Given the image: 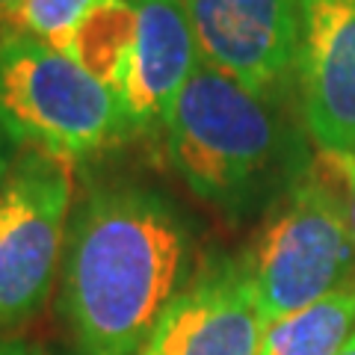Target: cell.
I'll list each match as a JSON object with an SVG mask.
<instances>
[{
    "instance_id": "12",
    "label": "cell",
    "mask_w": 355,
    "mask_h": 355,
    "mask_svg": "<svg viewBox=\"0 0 355 355\" xmlns=\"http://www.w3.org/2000/svg\"><path fill=\"white\" fill-rule=\"evenodd\" d=\"M0 355H44L39 347L18 338H0Z\"/></svg>"
},
{
    "instance_id": "13",
    "label": "cell",
    "mask_w": 355,
    "mask_h": 355,
    "mask_svg": "<svg viewBox=\"0 0 355 355\" xmlns=\"http://www.w3.org/2000/svg\"><path fill=\"white\" fill-rule=\"evenodd\" d=\"M347 184V205H349V225H352V237H355V163L352 166H338Z\"/></svg>"
},
{
    "instance_id": "1",
    "label": "cell",
    "mask_w": 355,
    "mask_h": 355,
    "mask_svg": "<svg viewBox=\"0 0 355 355\" xmlns=\"http://www.w3.org/2000/svg\"><path fill=\"white\" fill-rule=\"evenodd\" d=\"M193 261V222L163 190L92 184L74 202L57 282L71 355H139Z\"/></svg>"
},
{
    "instance_id": "2",
    "label": "cell",
    "mask_w": 355,
    "mask_h": 355,
    "mask_svg": "<svg viewBox=\"0 0 355 355\" xmlns=\"http://www.w3.org/2000/svg\"><path fill=\"white\" fill-rule=\"evenodd\" d=\"M163 146L187 190L231 222L272 210L314 163L291 98L254 95L207 62L178 95Z\"/></svg>"
},
{
    "instance_id": "10",
    "label": "cell",
    "mask_w": 355,
    "mask_h": 355,
    "mask_svg": "<svg viewBox=\"0 0 355 355\" xmlns=\"http://www.w3.org/2000/svg\"><path fill=\"white\" fill-rule=\"evenodd\" d=\"M355 331V279L263 329L261 355H338Z\"/></svg>"
},
{
    "instance_id": "8",
    "label": "cell",
    "mask_w": 355,
    "mask_h": 355,
    "mask_svg": "<svg viewBox=\"0 0 355 355\" xmlns=\"http://www.w3.org/2000/svg\"><path fill=\"white\" fill-rule=\"evenodd\" d=\"M263 329L246 263L214 258L163 311L139 355H261Z\"/></svg>"
},
{
    "instance_id": "14",
    "label": "cell",
    "mask_w": 355,
    "mask_h": 355,
    "mask_svg": "<svg viewBox=\"0 0 355 355\" xmlns=\"http://www.w3.org/2000/svg\"><path fill=\"white\" fill-rule=\"evenodd\" d=\"M18 6H21V0H0V36H3V33H12Z\"/></svg>"
},
{
    "instance_id": "4",
    "label": "cell",
    "mask_w": 355,
    "mask_h": 355,
    "mask_svg": "<svg viewBox=\"0 0 355 355\" xmlns=\"http://www.w3.org/2000/svg\"><path fill=\"white\" fill-rule=\"evenodd\" d=\"M243 263L263 326L355 279L347 184L335 163L317 157L308 166L270 210V222Z\"/></svg>"
},
{
    "instance_id": "9",
    "label": "cell",
    "mask_w": 355,
    "mask_h": 355,
    "mask_svg": "<svg viewBox=\"0 0 355 355\" xmlns=\"http://www.w3.org/2000/svg\"><path fill=\"white\" fill-rule=\"evenodd\" d=\"M133 42L116 80L128 137L166 128L169 113L202 62L181 0H130Z\"/></svg>"
},
{
    "instance_id": "15",
    "label": "cell",
    "mask_w": 355,
    "mask_h": 355,
    "mask_svg": "<svg viewBox=\"0 0 355 355\" xmlns=\"http://www.w3.org/2000/svg\"><path fill=\"white\" fill-rule=\"evenodd\" d=\"M12 163H15V160L9 157V142H6L3 133H0V190H3L9 172H12Z\"/></svg>"
},
{
    "instance_id": "16",
    "label": "cell",
    "mask_w": 355,
    "mask_h": 355,
    "mask_svg": "<svg viewBox=\"0 0 355 355\" xmlns=\"http://www.w3.org/2000/svg\"><path fill=\"white\" fill-rule=\"evenodd\" d=\"M338 355H355V331H352V338H349L347 343H343V349H340Z\"/></svg>"
},
{
    "instance_id": "7",
    "label": "cell",
    "mask_w": 355,
    "mask_h": 355,
    "mask_svg": "<svg viewBox=\"0 0 355 355\" xmlns=\"http://www.w3.org/2000/svg\"><path fill=\"white\" fill-rule=\"evenodd\" d=\"M296 104L308 139L335 166L355 163V0H305Z\"/></svg>"
},
{
    "instance_id": "3",
    "label": "cell",
    "mask_w": 355,
    "mask_h": 355,
    "mask_svg": "<svg viewBox=\"0 0 355 355\" xmlns=\"http://www.w3.org/2000/svg\"><path fill=\"white\" fill-rule=\"evenodd\" d=\"M0 133L21 151L77 163L128 137L119 95L80 62L27 33L0 36Z\"/></svg>"
},
{
    "instance_id": "5",
    "label": "cell",
    "mask_w": 355,
    "mask_h": 355,
    "mask_svg": "<svg viewBox=\"0 0 355 355\" xmlns=\"http://www.w3.org/2000/svg\"><path fill=\"white\" fill-rule=\"evenodd\" d=\"M74 210L71 163L24 148L0 190V338L42 314Z\"/></svg>"
},
{
    "instance_id": "11",
    "label": "cell",
    "mask_w": 355,
    "mask_h": 355,
    "mask_svg": "<svg viewBox=\"0 0 355 355\" xmlns=\"http://www.w3.org/2000/svg\"><path fill=\"white\" fill-rule=\"evenodd\" d=\"M107 0H21L15 12V33H27L53 48H65L74 30Z\"/></svg>"
},
{
    "instance_id": "6",
    "label": "cell",
    "mask_w": 355,
    "mask_h": 355,
    "mask_svg": "<svg viewBox=\"0 0 355 355\" xmlns=\"http://www.w3.org/2000/svg\"><path fill=\"white\" fill-rule=\"evenodd\" d=\"M202 62L249 92H296L305 0H181Z\"/></svg>"
}]
</instances>
